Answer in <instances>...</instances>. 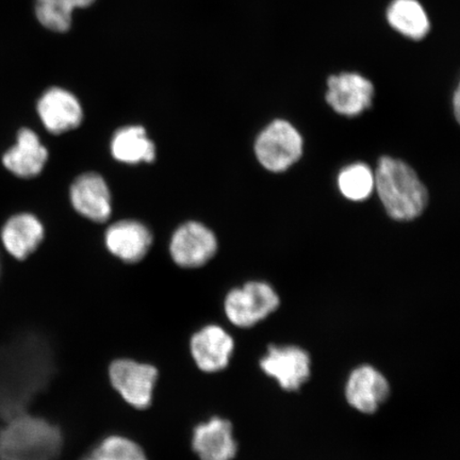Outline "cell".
<instances>
[{
    "mask_svg": "<svg viewBox=\"0 0 460 460\" xmlns=\"http://www.w3.org/2000/svg\"><path fill=\"white\" fill-rule=\"evenodd\" d=\"M55 373L54 349L39 333H24L0 349V418L26 412Z\"/></svg>",
    "mask_w": 460,
    "mask_h": 460,
    "instance_id": "cell-1",
    "label": "cell"
},
{
    "mask_svg": "<svg viewBox=\"0 0 460 460\" xmlns=\"http://www.w3.org/2000/svg\"><path fill=\"white\" fill-rule=\"evenodd\" d=\"M374 188L387 214L394 220H415L427 208L428 189L404 161L391 157L379 159Z\"/></svg>",
    "mask_w": 460,
    "mask_h": 460,
    "instance_id": "cell-2",
    "label": "cell"
},
{
    "mask_svg": "<svg viewBox=\"0 0 460 460\" xmlns=\"http://www.w3.org/2000/svg\"><path fill=\"white\" fill-rule=\"evenodd\" d=\"M0 429V460H57L63 447L58 425L24 412Z\"/></svg>",
    "mask_w": 460,
    "mask_h": 460,
    "instance_id": "cell-3",
    "label": "cell"
},
{
    "mask_svg": "<svg viewBox=\"0 0 460 460\" xmlns=\"http://www.w3.org/2000/svg\"><path fill=\"white\" fill-rule=\"evenodd\" d=\"M279 304V296L271 286L264 281H250L228 292L224 312L230 323L250 329L276 312Z\"/></svg>",
    "mask_w": 460,
    "mask_h": 460,
    "instance_id": "cell-4",
    "label": "cell"
},
{
    "mask_svg": "<svg viewBox=\"0 0 460 460\" xmlns=\"http://www.w3.org/2000/svg\"><path fill=\"white\" fill-rule=\"evenodd\" d=\"M255 153L263 168L285 172L302 157V136L287 120L276 119L257 137Z\"/></svg>",
    "mask_w": 460,
    "mask_h": 460,
    "instance_id": "cell-5",
    "label": "cell"
},
{
    "mask_svg": "<svg viewBox=\"0 0 460 460\" xmlns=\"http://www.w3.org/2000/svg\"><path fill=\"white\" fill-rule=\"evenodd\" d=\"M112 387L136 410L151 407L159 372L156 367L129 358L115 359L108 370Z\"/></svg>",
    "mask_w": 460,
    "mask_h": 460,
    "instance_id": "cell-6",
    "label": "cell"
},
{
    "mask_svg": "<svg viewBox=\"0 0 460 460\" xmlns=\"http://www.w3.org/2000/svg\"><path fill=\"white\" fill-rule=\"evenodd\" d=\"M261 370L286 391H296L306 384L312 361L306 350L296 345H271L261 360Z\"/></svg>",
    "mask_w": 460,
    "mask_h": 460,
    "instance_id": "cell-7",
    "label": "cell"
},
{
    "mask_svg": "<svg viewBox=\"0 0 460 460\" xmlns=\"http://www.w3.org/2000/svg\"><path fill=\"white\" fill-rule=\"evenodd\" d=\"M217 250L215 234L199 222L183 224L172 234L170 245L172 261L185 269L205 266L215 257Z\"/></svg>",
    "mask_w": 460,
    "mask_h": 460,
    "instance_id": "cell-8",
    "label": "cell"
},
{
    "mask_svg": "<svg viewBox=\"0 0 460 460\" xmlns=\"http://www.w3.org/2000/svg\"><path fill=\"white\" fill-rule=\"evenodd\" d=\"M326 102L337 113L358 117L372 106L374 85L358 73L332 75L327 80Z\"/></svg>",
    "mask_w": 460,
    "mask_h": 460,
    "instance_id": "cell-9",
    "label": "cell"
},
{
    "mask_svg": "<svg viewBox=\"0 0 460 460\" xmlns=\"http://www.w3.org/2000/svg\"><path fill=\"white\" fill-rule=\"evenodd\" d=\"M234 349L233 337L217 324L201 327L190 339V353L195 365L205 373L226 369L232 359Z\"/></svg>",
    "mask_w": 460,
    "mask_h": 460,
    "instance_id": "cell-10",
    "label": "cell"
},
{
    "mask_svg": "<svg viewBox=\"0 0 460 460\" xmlns=\"http://www.w3.org/2000/svg\"><path fill=\"white\" fill-rule=\"evenodd\" d=\"M390 394V385L376 367L364 365L349 374L345 385V399L354 410L371 415L377 411Z\"/></svg>",
    "mask_w": 460,
    "mask_h": 460,
    "instance_id": "cell-11",
    "label": "cell"
},
{
    "mask_svg": "<svg viewBox=\"0 0 460 460\" xmlns=\"http://www.w3.org/2000/svg\"><path fill=\"white\" fill-rule=\"evenodd\" d=\"M37 109L45 128L55 135L77 128L84 119L82 103L72 92L60 86L45 91Z\"/></svg>",
    "mask_w": 460,
    "mask_h": 460,
    "instance_id": "cell-12",
    "label": "cell"
},
{
    "mask_svg": "<svg viewBox=\"0 0 460 460\" xmlns=\"http://www.w3.org/2000/svg\"><path fill=\"white\" fill-rule=\"evenodd\" d=\"M191 446L199 460H233L238 453L233 425L221 417L198 424L193 429Z\"/></svg>",
    "mask_w": 460,
    "mask_h": 460,
    "instance_id": "cell-13",
    "label": "cell"
},
{
    "mask_svg": "<svg viewBox=\"0 0 460 460\" xmlns=\"http://www.w3.org/2000/svg\"><path fill=\"white\" fill-rule=\"evenodd\" d=\"M72 205L79 215L102 223L112 212L111 190L103 178L95 172H86L76 178L71 187Z\"/></svg>",
    "mask_w": 460,
    "mask_h": 460,
    "instance_id": "cell-14",
    "label": "cell"
},
{
    "mask_svg": "<svg viewBox=\"0 0 460 460\" xmlns=\"http://www.w3.org/2000/svg\"><path fill=\"white\" fill-rule=\"evenodd\" d=\"M106 246L109 252L126 263H137L147 255L153 244V234L144 224L124 220L108 228Z\"/></svg>",
    "mask_w": 460,
    "mask_h": 460,
    "instance_id": "cell-15",
    "label": "cell"
},
{
    "mask_svg": "<svg viewBox=\"0 0 460 460\" xmlns=\"http://www.w3.org/2000/svg\"><path fill=\"white\" fill-rule=\"evenodd\" d=\"M48 159V149L36 132L22 128L17 136L15 146L4 154L3 164L17 177L32 178L43 171Z\"/></svg>",
    "mask_w": 460,
    "mask_h": 460,
    "instance_id": "cell-16",
    "label": "cell"
},
{
    "mask_svg": "<svg viewBox=\"0 0 460 460\" xmlns=\"http://www.w3.org/2000/svg\"><path fill=\"white\" fill-rule=\"evenodd\" d=\"M44 239V227L31 214L16 215L5 223L2 232L4 249L19 261H25Z\"/></svg>",
    "mask_w": 460,
    "mask_h": 460,
    "instance_id": "cell-17",
    "label": "cell"
},
{
    "mask_svg": "<svg viewBox=\"0 0 460 460\" xmlns=\"http://www.w3.org/2000/svg\"><path fill=\"white\" fill-rule=\"evenodd\" d=\"M111 153L119 163L151 164L156 158V146L141 126H128L115 132L111 141Z\"/></svg>",
    "mask_w": 460,
    "mask_h": 460,
    "instance_id": "cell-18",
    "label": "cell"
},
{
    "mask_svg": "<svg viewBox=\"0 0 460 460\" xmlns=\"http://www.w3.org/2000/svg\"><path fill=\"white\" fill-rule=\"evenodd\" d=\"M387 20L394 31L415 41L427 37L430 28L429 16L418 0H394Z\"/></svg>",
    "mask_w": 460,
    "mask_h": 460,
    "instance_id": "cell-19",
    "label": "cell"
},
{
    "mask_svg": "<svg viewBox=\"0 0 460 460\" xmlns=\"http://www.w3.org/2000/svg\"><path fill=\"white\" fill-rule=\"evenodd\" d=\"M96 0H34V14L40 25L55 33H66L73 26L74 13L86 9Z\"/></svg>",
    "mask_w": 460,
    "mask_h": 460,
    "instance_id": "cell-20",
    "label": "cell"
},
{
    "mask_svg": "<svg viewBox=\"0 0 460 460\" xmlns=\"http://www.w3.org/2000/svg\"><path fill=\"white\" fill-rule=\"evenodd\" d=\"M82 460H148L136 441L120 435H111L91 448Z\"/></svg>",
    "mask_w": 460,
    "mask_h": 460,
    "instance_id": "cell-21",
    "label": "cell"
},
{
    "mask_svg": "<svg viewBox=\"0 0 460 460\" xmlns=\"http://www.w3.org/2000/svg\"><path fill=\"white\" fill-rule=\"evenodd\" d=\"M338 187L344 198L353 201L365 200L374 190V172L365 164H350L339 174Z\"/></svg>",
    "mask_w": 460,
    "mask_h": 460,
    "instance_id": "cell-22",
    "label": "cell"
},
{
    "mask_svg": "<svg viewBox=\"0 0 460 460\" xmlns=\"http://www.w3.org/2000/svg\"><path fill=\"white\" fill-rule=\"evenodd\" d=\"M453 102H454V112H456V119L458 120L459 119V111H460V108H459V102H460L459 90H456V94H454Z\"/></svg>",
    "mask_w": 460,
    "mask_h": 460,
    "instance_id": "cell-23",
    "label": "cell"
}]
</instances>
